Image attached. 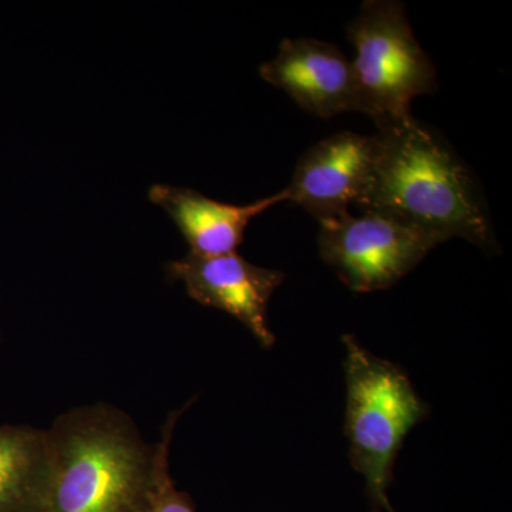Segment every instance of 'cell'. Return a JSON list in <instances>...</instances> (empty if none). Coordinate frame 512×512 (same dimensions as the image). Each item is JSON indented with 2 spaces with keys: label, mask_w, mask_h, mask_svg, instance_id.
Returning a JSON list of instances; mask_svg holds the SVG:
<instances>
[{
  "label": "cell",
  "mask_w": 512,
  "mask_h": 512,
  "mask_svg": "<svg viewBox=\"0 0 512 512\" xmlns=\"http://www.w3.org/2000/svg\"><path fill=\"white\" fill-rule=\"evenodd\" d=\"M372 174L355 207L443 239L494 247L473 178L456 154L414 117L376 134Z\"/></svg>",
  "instance_id": "cell-1"
},
{
  "label": "cell",
  "mask_w": 512,
  "mask_h": 512,
  "mask_svg": "<svg viewBox=\"0 0 512 512\" xmlns=\"http://www.w3.org/2000/svg\"><path fill=\"white\" fill-rule=\"evenodd\" d=\"M47 431L49 481L42 512H138L154 473L148 446L126 413L76 407Z\"/></svg>",
  "instance_id": "cell-2"
},
{
  "label": "cell",
  "mask_w": 512,
  "mask_h": 512,
  "mask_svg": "<svg viewBox=\"0 0 512 512\" xmlns=\"http://www.w3.org/2000/svg\"><path fill=\"white\" fill-rule=\"evenodd\" d=\"M345 345L349 458L366 481L373 512H396L387 497L394 461L410 433L429 414L409 376L389 360L367 352L352 335Z\"/></svg>",
  "instance_id": "cell-3"
},
{
  "label": "cell",
  "mask_w": 512,
  "mask_h": 512,
  "mask_svg": "<svg viewBox=\"0 0 512 512\" xmlns=\"http://www.w3.org/2000/svg\"><path fill=\"white\" fill-rule=\"evenodd\" d=\"M356 50L353 80L360 113L379 130L409 120L412 101L437 89L436 69L396 0H369L348 25Z\"/></svg>",
  "instance_id": "cell-4"
},
{
  "label": "cell",
  "mask_w": 512,
  "mask_h": 512,
  "mask_svg": "<svg viewBox=\"0 0 512 512\" xmlns=\"http://www.w3.org/2000/svg\"><path fill=\"white\" fill-rule=\"evenodd\" d=\"M319 224L320 258L359 293L392 288L444 242L373 212L355 217L346 211Z\"/></svg>",
  "instance_id": "cell-5"
},
{
  "label": "cell",
  "mask_w": 512,
  "mask_h": 512,
  "mask_svg": "<svg viewBox=\"0 0 512 512\" xmlns=\"http://www.w3.org/2000/svg\"><path fill=\"white\" fill-rule=\"evenodd\" d=\"M167 272L173 281L183 282L194 301L234 316L262 348H272L275 335L269 329L268 306L284 282L281 271L251 264L237 252L217 256L190 252L170 262Z\"/></svg>",
  "instance_id": "cell-6"
},
{
  "label": "cell",
  "mask_w": 512,
  "mask_h": 512,
  "mask_svg": "<svg viewBox=\"0 0 512 512\" xmlns=\"http://www.w3.org/2000/svg\"><path fill=\"white\" fill-rule=\"evenodd\" d=\"M376 147V136L352 131L319 141L296 165L291 184L285 188L288 201L319 222L349 211L369 183Z\"/></svg>",
  "instance_id": "cell-7"
},
{
  "label": "cell",
  "mask_w": 512,
  "mask_h": 512,
  "mask_svg": "<svg viewBox=\"0 0 512 512\" xmlns=\"http://www.w3.org/2000/svg\"><path fill=\"white\" fill-rule=\"evenodd\" d=\"M259 74L320 119L359 111L352 64L339 47L322 40L285 39Z\"/></svg>",
  "instance_id": "cell-8"
},
{
  "label": "cell",
  "mask_w": 512,
  "mask_h": 512,
  "mask_svg": "<svg viewBox=\"0 0 512 512\" xmlns=\"http://www.w3.org/2000/svg\"><path fill=\"white\" fill-rule=\"evenodd\" d=\"M148 197L175 222L192 254L217 256L237 251L245 229L259 214L288 201L286 190L249 205H232L212 200L190 188L156 184Z\"/></svg>",
  "instance_id": "cell-9"
},
{
  "label": "cell",
  "mask_w": 512,
  "mask_h": 512,
  "mask_svg": "<svg viewBox=\"0 0 512 512\" xmlns=\"http://www.w3.org/2000/svg\"><path fill=\"white\" fill-rule=\"evenodd\" d=\"M49 470L46 430L0 426V512H42Z\"/></svg>",
  "instance_id": "cell-10"
},
{
  "label": "cell",
  "mask_w": 512,
  "mask_h": 512,
  "mask_svg": "<svg viewBox=\"0 0 512 512\" xmlns=\"http://www.w3.org/2000/svg\"><path fill=\"white\" fill-rule=\"evenodd\" d=\"M185 409L187 407L170 413L161 431L160 441L154 444L156 453H154L153 480H151L146 501L138 512H195L190 495L175 487L170 474V463H168L175 426Z\"/></svg>",
  "instance_id": "cell-11"
}]
</instances>
